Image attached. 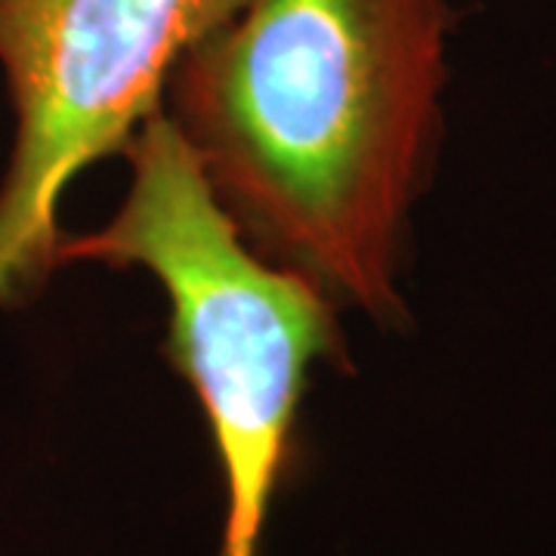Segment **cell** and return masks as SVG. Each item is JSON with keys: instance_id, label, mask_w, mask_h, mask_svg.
Listing matches in <instances>:
<instances>
[{"instance_id": "6da1fadb", "label": "cell", "mask_w": 556, "mask_h": 556, "mask_svg": "<svg viewBox=\"0 0 556 556\" xmlns=\"http://www.w3.org/2000/svg\"><path fill=\"white\" fill-rule=\"evenodd\" d=\"M448 20L445 0H244L170 75V118L241 236L378 321L405 316Z\"/></svg>"}, {"instance_id": "7a4b0ae2", "label": "cell", "mask_w": 556, "mask_h": 556, "mask_svg": "<svg viewBox=\"0 0 556 556\" xmlns=\"http://www.w3.org/2000/svg\"><path fill=\"white\" fill-rule=\"evenodd\" d=\"M124 152L134 179L121 211L100 232L62 241L56 263L142 266L164 285L167 356L207 415L226 482L219 556H260L306 371L340 353L331 298L244 244L170 115H149Z\"/></svg>"}, {"instance_id": "3957f363", "label": "cell", "mask_w": 556, "mask_h": 556, "mask_svg": "<svg viewBox=\"0 0 556 556\" xmlns=\"http://www.w3.org/2000/svg\"><path fill=\"white\" fill-rule=\"evenodd\" d=\"M244 0H0L20 134L0 189V303L60 263L62 192L159 112L177 62Z\"/></svg>"}]
</instances>
